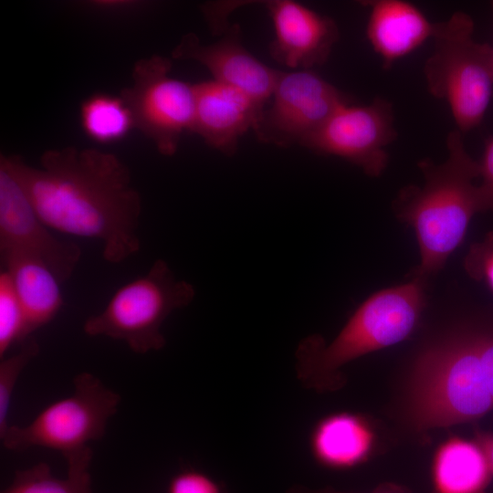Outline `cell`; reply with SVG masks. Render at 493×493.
Segmentation results:
<instances>
[{
  "label": "cell",
  "instance_id": "7402d4cb",
  "mask_svg": "<svg viewBox=\"0 0 493 493\" xmlns=\"http://www.w3.org/2000/svg\"><path fill=\"white\" fill-rule=\"evenodd\" d=\"M39 345L32 337L20 343L19 350L0 362V435L8 427V412L12 394L19 375L26 366L38 354Z\"/></svg>",
  "mask_w": 493,
  "mask_h": 493
},
{
  "label": "cell",
  "instance_id": "cb8c5ba5",
  "mask_svg": "<svg viewBox=\"0 0 493 493\" xmlns=\"http://www.w3.org/2000/svg\"><path fill=\"white\" fill-rule=\"evenodd\" d=\"M167 493H226L221 484L208 475L188 469L176 474L170 481Z\"/></svg>",
  "mask_w": 493,
  "mask_h": 493
},
{
  "label": "cell",
  "instance_id": "d6986e66",
  "mask_svg": "<svg viewBox=\"0 0 493 493\" xmlns=\"http://www.w3.org/2000/svg\"><path fill=\"white\" fill-rule=\"evenodd\" d=\"M79 119L85 135L100 144L120 142L134 129L131 114L122 99L103 92L94 93L82 101Z\"/></svg>",
  "mask_w": 493,
  "mask_h": 493
},
{
  "label": "cell",
  "instance_id": "4316f807",
  "mask_svg": "<svg viewBox=\"0 0 493 493\" xmlns=\"http://www.w3.org/2000/svg\"><path fill=\"white\" fill-rule=\"evenodd\" d=\"M478 163L482 184L493 190V136L486 141L483 155Z\"/></svg>",
  "mask_w": 493,
  "mask_h": 493
},
{
  "label": "cell",
  "instance_id": "4fadbf2b",
  "mask_svg": "<svg viewBox=\"0 0 493 493\" xmlns=\"http://www.w3.org/2000/svg\"><path fill=\"white\" fill-rule=\"evenodd\" d=\"M274 27L271 58L291 68L311 69L324 64L340 37L331 17L292 0L264 2Z\"/></svg>",
  "mask_w": 493,
  "mask_h": 493
},
{
  "label": "cell",
  "instance_id": "ba28073f",
  "mask_svg": "<svg viewBox=\"0 0 493 493\" xmlns=\"http://www.w3.org/2000/svg\"><path fill=\"white\" fill-rule=\"evenodd\" d=\"M172 66L170 58L160 55L136 61L131 85L120 93L134 129L165 156L173 155L183 133L190 131L195 103L194 84L172 78Z\"/></svg>",
  "mask_w": 493,
  "mask_h": 493
},
{
  "label": "cell",
  "instance_id": "8fae6325",
  "mask_svg": "<svg viewBox=\"0 0 493 493\" xmlns=\"http://www.w3.org/2000/svg\"><path fill=\"white\" fill-rule=\"evenodd\" d=\"M11 249L41 259L60 283L71 277L81 257L75 242L52 234L16 176L0 162V251Z\"/></svg>",
  "mask_w": 493,
  "mask_h": 493
},
{
  "label": "cell",
  "instance_id": "9c48e42d",
  "mask_svg": "<svg viewBox=\"0 0 493 493\" xmlns=\"http://www.w3.org/2000/svg\"><path fill=\"white\" fill-rule=\"evenodd\" d=\"M270 99L253 131L259 142L279 147L301 145L339 107L350 103L311 69L280 70Z\"/></svg>",
  "mask_w": 493,
  "mask_h": 493
},
{
  "label": "cell",
  "instance_id": "484cf974",
  "mask_svg": "<svg viewBox=\"0 0 493 493\" xmlns=\"http://www.w3.org/2000/svg\"><path fill=\"white\" fill-rule=\"evenodd\" d=\"M289 493H352L339 491L332 488H309L304 486L292 487ZM372 493H413L408 488L393 482H383L377 486Z\"/></svg>",
  "mask_w": 493,
  "mask_h": 493
},
{
  "label": "cell",
  "instance_id": "3957f363",
  "mask_svg": "<svg viewBox=\"0 0 493 493\" xmlns=\"http://www.w3.org/2000/svg\"><path fill=\"white\" fill-rule=\"evenodd\" d=\"M446 147L443 163L418 162L423 184L403 187L393 202L396 217L416 236L420 262L413 277L426 282L462 244L475 215L493 212V190L475 184L479 163L467 152L463 133L450 131Z\"/></svg>",
  "mask_w": 493,
  "mask_h": 493
},
{
  "label": "cell",
  "instance_id": "9a60e30c",
  "mask_svg": "<svg viewBox=\"0 0 493 493\" xmlns=\"http://www.w3.org/2000/svg\"><path fill=\"white\" fill-rule=\"evenodd\" d=\"M364 4L369 6L366 37L384 69L434 36L435 23L410 2L376 0Z\"/></svg>",
  "mask_w": 493,
  "mask_h": 493
},
{
  "label": "cell",
  "instance_id": "5b68a950",
  "mask_svg": "<svg viewBox=\"0 0 493 493\" xmlns=\"http://www.w3.org/2000/svg\"><path fill=\"white\" fill-rule=\"evenodd\" d=\"M473 34L474 21L463 11L435 23L434 49L423 67L429 93L447 103L462 133L481 123L493 89L492 46Z\"/></svg>",
  "mask_w": 493,
  "mask_h": 493
},
{
  "label": "cell",
  "instance_id": "d4e9b609",
  "mask_svg": "<svg viewBox=\"0 0 493 493\" xmlns=\"http://www.w3.org/2000/svg\"><path fill=\"white\" fill-rule=\"evenodd\" d=\"M147 5L146 2L135 0H92L78 3V5L86 10L110 16L134 13L142 9Z\"/></svg>",
  "mask_w": 493,
  "mask_h": 493
},
{
  "label": "cell",
  "instance_id": "2e32d148",
  "mask_svg": "<svg viewBox=\"0 0 493 493\" xmlns=\"http://www.w3.org/2000/svg\"><path fill=\"white\" fill-rule=\"evenodd\" d=\"M309 446L320 466L347 470L372 458L377 446V435L366 415L339 412L322 417L314 425Z\"/></svg>",
  "mask_w": 493,
  "mask_h": 493
},
{
  "label": "cell",
  "instance_id": "603a6c76",
  "mask_svg": "<svg viewBox=\"0 0 493 493\" xmlns=\"http://www.w3.org/2000/svg\"><path fill=\"white\" fill-rule=\"evenodd\" d=\"M464 269L469 278L482 283L493 294V231L470 246L464 258Z\"/></svg>",
  "mask_w": 493,
  "mask_h": 493
},
{
  "label": "cell",
  "instance_id": "7a4b0ae2",
  "mask_svg": "<svg viewBox=\"0 0 493 493\" xmlns=\"http://www.w3.org/2000/svg\"><path fill=\"white\" fill-rule=\"evenodd\" d=\"M402 407L416 432L472 422L493 410V312L463 320L416 353Z\"/></svg>",
  "mask_w": 493,
  "mask_h": 493
},
{
  "label": "cell",
  "instance_id": "5bb4252c",
  "mask_svg": "<svg viewBox=\"0 0 493 493\" xmlns=\"http://www.w3.org/2000/svg\"><path fill=\"white\" fill-rule=\"evenodd\" d=\"M190 131L211 148L233 156L240 138L253 130L265 106L244 91L214 79L194 84Z\"/></svg>",
  "mask_w": 493,
  "mask_h": 493
},
{
  "label": "cell",
  "instance_id": "e0dca14e",
  "mask_svg": "<svg viewBox=\"0 0 493 493\" xmlns=\"http://www.w3.org/2000/svg\"><path fill=\"white\" fill-rule=\"evenodd\" d=\"M0 252L5 270L34 332L49 323L61 309L64 304L61 283L38 257L18 250Z\"/></svg>",
  "mask_w": 493,
  "mask_h": 493
},
{
  "label": "cell",
  "instance_id": "7c38bea8",
  "mask_svg": "<svg viewBox=\"0 0 493 493\" xmlns=\"http://www.w3.org/2000/svg\"><path fill=\"white\" fill-rule=\"evenodd\" d=\"M172 58L200 63L214 80L244 91L265 107L280 71L258 60L243 46L236 24L231 25L222 38L211 44L202 43L194 33L184 34L173 49Z\"/></svg>",
  "mask_w": 493,
  "mask_h": 493
},
{
  "label": "cell",
  "instance_id": "6da1fadb",
  "mask_svg": "<svg viewBox=\"0 0 493 493\" xmlns=\"http://www.w3.org/2000/svg\"><path fill=\"white\" fill-rule=\"evenodd\" d=\"M40 219L60 233L100 240L103 258L118 264L141 247L140 193L115 154L68 146L46 151L40 168L19 155L1 154Z\"/></svg>",
  "mask_w": 493,
  "mask_h": 493
},
{
  "label": "cell",
  "instance_id": "ffe728a7",
  "mask_svg": "<svg viewBox=\"0 0 493 493\" xmlns=\"http://www.w3.org/2000/svg\"><path fill=\"white\" fill-rule=\"evenodd\" d=\"M89 466L68 467L66 478L55 477L50 467L38 463L17 470L1 493H92Z\"/></svg>",
  "mask_w": 493,
  "mask_h": 493
},
{
  "label": "cell",
  "instance_id": "44dd1931",
  "mask_svg": "<svg viewBox=\"0 0 493 493\" xmlns=\"http://www.w3.org/2000/svg\"><path fill=\"white\" fill-rule=\"evenodd\" d=\"M30 330L25 310L15 291L8 273H0V357L16 343H21L28 337Z\"/></svg>",
  "mask_w": 493,
  "mask_h": 493
},
{
  "label": "cell",
  "instance_id": "52a82bcc",
  "mask_svg": "<svg viewBox=\"0 0 493 493\" xmlns=\"http://www.w3.org/2000/svg\"><path fill=\"white\" fill-rule=\"evenodd\" d=\"M73 384L69 396L45 407L29 424L9 425L0 435L4 447L18 452L46 447L66 461L91 450L89 443L103 437L121 395L88 372L75 376Z\"/></svg>",
  "mask_w": 493,
  "mask_h": 493
},
{
  "label": "cell",
  "instance_id": "8992f818",
  "mask_svg": "<svg viewBox=\"0 0 493 493\" xmlns=\"http://www.w3.org/2000/svg\"><path fill=\"white\" fill-rule=\"evenodd\" d=\"M194 296L191 283L178 279L165 260L156 259L145 275L118 288L100 313L89 317L83 330L123 341L139 354L159 351L166 343L165 320Z\"/></svg>",
  "mask_w": 493,
  "mask_h": 493
},
{
  "label": "cell",
  "instance_id": "83f0119b",
  "mask_svg": "<svg viewBox=\"0 0 493 493\" xmlns=\"http://www.w3.org/2000/svg\"><path fill=\"white\" fill-rule=\"evenodd\" d=\"M474 440L484 450L493 474V432L477 429Z\"/></svg>",
  "mask_w": 493,
  "mask_h": 493
},
{
  "label": "cell",
  "instance_id": "277c9868",
  "mask_svg": "<svg viewBox=\"0 0 493 493\" xmlns=\"http://www.w3.org/2000/svg\"><path fill=\"white\" fill-rule=\"evenodd\" d=\"M426 283L412 277L408 282L374 292L329 343L320 335L303 339L295 352L299 383L319 393L337 391L346 381L344 365L407 339L425 309Z\"/></svg>",
  "mask_w": 493,
  "mask_h": 493
},
{
  "label": "cell",
  "instance_id": "30bf717a",
  "mask_svg": "<svg viewBox=\"0 0 493 493\" xmlns=\"http://www.w3.org/2000/svg\"><path fill=\"white\" fill-rule=\"evenodd\" d=\"M396 138L393 107L378 97L367 105H341L301 146L342 158L365 174L379 177L389 163L387 147Z\"/></svg>",
  "mask_w": 493,
  "mask_h": 493
},
{
  "label": "cell",
  "instance_id": "ac0fdd59",
  "mask_svg": "<svg viewBox=\"0 0 493 493\" xmlns=\"http://www.w3.org/2000/svg\"><path fill=\"white\" fill-rule=\"evenodd\" d=\"M492 476L481 446L475 440L453 435L433 456L432 493H485Z\"/></svg>",
  "mask_w": 493,
  "mask_h": 493
},
{
  "label": "cell",
  "instance_id": "f1b7e54d",
  "mask_svg": "<svg viewBox=\"0 0 493 493\" xmlns=\"http://www.w3.org/2000/svg\"><path fill=\"white\" fill-rule=\"evenodd\" d=\"M490 6H491L492 15H493V1L490 2ZM492 49H493V45H492Z\"/></svg>",
  "mask_w": 493,
  "mask_h": 493
}]
</instances>
